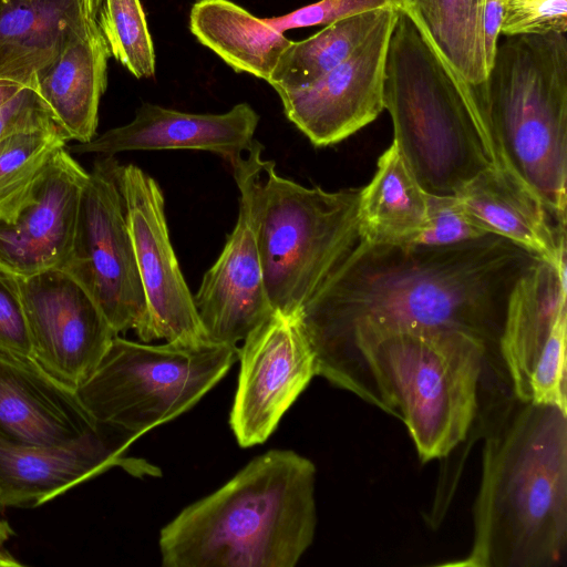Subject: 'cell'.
Masks as SVG:
<instances>
[{
  "mask_svg": "<svg viewBox=\"0 0 567 567\" xmlns=\"http://www.w3.org/2000/svg\"><path fill=\"white\" fill-rule=\"evenodd\" d=\"M383 105L392 118L393 143L426 194L456 196L496 163L470 84L408 7L398 11L389 42Z\"/></svg>",
  "mask_w": 567,
  "mask_h": 567,
  "instance_id": "obj_5",
  "label": "cell"
},
{
  "mask_svg": "<svg viewBox=\"0 0 567 567\" xmlns=\"http://www.w3.org/2000/svg\"><path fill=\"white\" fill-rule=\"evenodd\" d=\"M138 437L107 425L52 445L20 444L0 437V506H40L114 466L137 477L159 476L157 466L125 456Z\"/></svg>",
  "mask_w": 567,
  "mask_h": 567,
  "instance_id": "obj_16",
  "label": "cell"
},
{
  "mask_svg": "<svg viewBox=\"0 0 567 567\" xmlns=\"http://www.w3.org/2000/svg\"><path fill=\"white\" fill-rule=\"evenodd\" d=\"M258 123L259 115L248 103L220 114L187 113L143 103L130 123L78 143L70 153L114 156L125 151L198 150L215 153L231 166L256 143Z\"/></svg>",
  "mask_w": 567,
  "mask_h": 567,
  "instance_id": "obj_18",
  "label": "cell"
},
{
  "mask_svg": "<svg viewBox=\"0 0 567 567\" xmlns=\"http://www.w3.org/2000/svg\"><path fill=\"white\" fill-rule=\"evenodd\" d=\"M25 85L29 84H21L14 81L0 79V106L12 99Z\"/></svg>",
  "mask_w": 567,
  "mask_h": 567,
  "instance_id": "obj_35",
  "label": "cell"
},
{
  "mask_svg": "<svg viewBox=\"0 0 567 567\" xmlns=\"http://www.w3.org/2000/svg\"><path fill=\"white\" fill-rule=\"evenodd\" d=\"M92 21L81 0H0V79L31 84Z\"/></svg>",
  "mask_w": 567,
  "mask_h": 567,
  "instance_id": "obj_22",
  "label": "cell"
},
{
  "mask_svg": "<svg viewBox=\"0 0 567 567\" xmlns=\"http://www.w3.org/2000/svg\"><path fill=\"white\" fill-rule=\"evenodd\" d=\"M427 198L392 142L379 157L372 179L361 188L359 239L409 244L426 219Z\"/></svg>",
  "mask_w": 567,
  "mask_h": 567,
  "instance_id": "obj_24",
  "label": "cell"
},
{
  "mask_svg": "<svg viewBox=\"0 0 567 567\" xmlns=\"http://www.w3.org/2000/svg\"><path fill=\"white\" fill-rule=\"evenodd\" d=\"M238 385L229 425L241 447L264 443L317 375L297 317L274 312L238 348Z\"/></svg>",
  "mask_w": 567,
  "mask_h": 567,
  "instance_id": "obj_13",
  "label": "cell"
},
{
  "mask_svg": "<svg viewBox=\"0 0 567 567\" xmlns=\"http://www.w3.org/2000/svg\"><path fill=\"white\" fill-rule=\"evenodd\" d=\"M68 141L55 121L0 141V220L13 223L31 203L39 179Z\"/></svg>",
  "mask_w": 567,
  "mask_h": 567,
  "instance_id": "obj_27",
  "label": "cell"
},
{
  "mask_svg": "<svg viewBox=\"0 0 567 567\" xmlns=\"http://www.w3.org/2000/svg\"><path fill=\"white\" fill-rule=\"evenodd\" d=\"M317 468L270 450L185 507L158 539L165 567H293L313 542Z\"/></svg>",
  "mask_w": 567,
  "mask_h": 567,
  "instance_id": "obj_4",
  "label": "cell"
},
{
  "mask_svg": "<svg viewBox=\"0 0 567 567\" xmlns=\"http://www.w3.org/2000/svg\"><path fill=\"white\" fill-rule=\"evenodd\" d=\"M118 182L152 340L182 344L208 342L169 239L162 188L133 164L120 165Z\"/></svg>",
  "mask_w": 567,
  "mask_h": 567,
  "instance_id": "obj_14",
  "label": "cell"
},
{
  "mask_svg": "<svg viewBox=\"0 0 567 567\" xmlns=\"http://www.w3.org/2000/svg\"><path fill=\"white\" fill-rule=\"evenodd\" d=\"M488 234L491 233L475 220L456 196L429 195L426 219L419 233L406 245L451 246Z\"/></svg>",
  "mask_w": 567,
  "mask_h": 567,
  "instance_id": "obj_29",
  "label": "cell"
},
{
  "mask_svg": "<svg viewBox=\"0 0 567 567\" xmlns=\"http://www.w3.org/2000/svg\"><path fill=\"white\" fill-rule=\"evenodd\" d=\"M326 380L400 419L423 463L450 455L514 395L499 352L456 331L367 338Z\"/></svg>",
  "mask_w": 567,
  "mask_h": 567,
  "instance_id": "obj_2",
  "label": "cell"
},
{
  "mask_svg": "<svg viewBox=\"0 0 567 567\" xmlns=\"http://www.w3.org/2000/svg\"><path fill=\"white\" fill-rule=\"evenodd\" d=\"M456 198L488 233L506 238L557 268H566V230L505 166H488Z\"/></svg>",
  "mask_w": 567,
  "mask_h": 567,
  "instance_id": "obj_20",
  "label": "cell"
},
{
  "mask_svg": "<svg viewBox=\"0 0 567 567\" xmlns=\"http://www.w3.org/2000/svg\"><path fill=\"white\" fill-rule=\"evenodd\" d=\"M567 0H507L501 35L566 33Z\"/></svg>",
  "mask_w": 567,
  "mask_h": 567,
  "instance_id": "obj_30",
  "label": "cell"
},
{
  "mask_svg": "<svg viewBox=\"0 0 567 567\" xmlns=\"http://www.w3.org/2000/svg\"><path fill=\"white\" fill-rule=\"evenodd\" d=\"M101 427L75 391L47 374L32 358L0 351V437L13 443H66Z\"/></svg>",
  "mask_w": 567,
  "mask_h": 567,
  "instance_id": "obj_19",
  "label": "cell"
},
{
  "mask_svg": "<svg viewBox=\"0 0 567 567\" xmlns=\"http://www.w3.org/2000/svg\"><path fill=\"white\" fill-rule=\"evenodd\" d=\"M470 89L496 165L519 178L566 229V33L505 37L485 81Z\"/></svg>",
  "mask_w": 567,
  "mask_h": 567,
  "instance_id": "obj_6",
  "label": "cell"
},
{
  "mask_svg": "<svg viewBox=\"0 0 567 567\" xmlns=\"http://www.w3.org/2000/svg\"><path fill=\"white\" fill-rule=\"evenodd\" d=\"M408 0H319L280 17L265 18L280 32L313 25H327L334 21L370 10L392 8L402 10Z\"/></svg>",
  "mask_w": 567,
  "mask_h": 567,
  "instance_id": "obj_31",
  "label": "cell"
},
{
  "mask_svg": "<svg viewBox=\"0 0 567 567\" xmlns=\"http://www.w3.org/2000/svg\"><path fill=\"white\" fill-rule=\"evenodd\" d=\"M95 21L117 62L137 79L155 75L154 44L140 0H103Z\"/></svg>",
  "mask_w": 567,
  "mask_h": 567,
  "instance_id": "obj_28",
  "label": "cell"
},
{
  "mask_svg": "<svg viewBox=\"0 0 567 567\" xmlns=\"http://www.w3.org/2000/svg\"><path fill=\"white\" fill-rule=\"evenodd\" d=\"M485 0H408L429 38L468 84L485 81L488 68L483 38Z\"/></svg>",
  "mask_w": 567,
  "mask_h": 567,
  "instance_id": "obj_25",
  "label": "cell"
},
{
  "mask_svg": "<svg viewBox=\"0 0 567 567\" xmlns=\"http://www.w3.org/2000/svg\"><path fill=\"white\" fill-rule=\"evenodd\" d=\"M84 14L90 20H95L103 0H81Z\"/></svg>",
  "mask_w": 567,
  "mask_h": 567,
  "instance_id": "obj_36",
  "label": "cell"
},
{
  "mask_svg": "<svg viewBox=\"0 0 567 567\" xmlns=\"http://www.w3.org/2000/svg\"><path fill=\"white\" fill-rule=\"evenodd\" d=\"M566 268L537 259L513 287L498 350L514 396L567 411Z\"/></svg>",
  "mask_w": 567,
  "mask_h": 567,
  "instance_id": "obj_10",
  "label": "cell"
},
{
  "mask_svg": "<svg viewBox=\"0 0 567 567\" xmlns=\"http://www.w3.org/2000/svg\"><path fill=\"white\" fill-rule=\"evenodd\" d=\"M0 351L32 358L23 308L13 276L0 270Z\"/></svg>",
  "mask_w": 567,
  "mask_h": 567,
  "instance_id": "obj_32",
  "label": "cell"
},
{
  "mask_svg": "<svg viewBox=\"0 0 567 567\" xmlns=\"http://www.w3.org/2000/svg\"><path fill=\"white\" fill-rule=\"evenodd\" d=\"M11 535V529L8 524L0 519V546Z\"/></svg>",
  "mask_w": 567,
  "mask_h": 567,
  "instance_id": "obj_38",
  "label": "cell"
},
{
  "mask_svg": "<svg viewBox=\"0 0 567 567\" xmlns=\"http://www.w3.org/2000/svg\"><path fill=\"white\" fill-rule=\"evenodd\" d=\"M118 162L101 156L83 186L71 251L61 267L96 302L114 331L152 341L146 301L118 182Z\"/></svg>",
  "mask_w": 567,
  "mask_h": 567,
  "instance_id": "obj_9",
  "label": "cell"
},
{
  "mask_svg": "<svg viewBox=\"0 0 567 567\" xmlns=\"http://www.w3.org/2000/svg\"><path fill=\"white\" fill-rule=\"evenodd\" d=\"M398 11L385 9L368 38L312 84L276 91L287 118L313 145L339 143L373 122L384 110L385 63Z\"/></svg>",
  "mask_w": 567,
  "mask_h": 567,
  "instance_id": "obj_15",
  "label": "cell"
},
{
  "mask_svg": "<svg viewBox=\"0 0 567 567\" xmlns=\"http://www.w3.org/2000/svg\"><path fill=\"white\" fill-rule=\"evenodd\" d=\"M237 359V347L210 341L153 346L116 336L75 394L97 424L142 436L192 409Z\"/></svg>",
  "mask_w": 567,
  "mask_h": 567,
  "instance_id": "obj_8",
  "label": "cell"
},
{
  "mask_svg": "<svg viewBox=\"0 0 567 567\" xmlns=\"http://www.w3.org/2000/svg\"><path fill=\"white\" fill-rule=\"evenodd\" d=\"M537 259L494 234L442 247L359 239L297 315L317 375L390 331H456L499 352L511 291Z\"/></svg>",
  "mask_w": 567,
  "mask_h": 567,
  "instance_id": "obj_1",
  "label": "cell"
},
{
  "mask_svg": "<svg viewBox=\"0 0 567 567\" xmlns=\"http://www.w3.org/2000/svg\"><path fill=\"white\" fill-rule=\"evenodd\" d=\"M256 141L231 165L238 186L239 212L224 248L193 295L209 341L237 347L275 311L269 302L257 240L254 187L264 158Z\"/></svg>",
  "mask_w": 567,
  "mask_h": 567,
  "instance_id": "obj_11",
  "label": "cell"
},
{
  "mask_svg": "<svg viewBox=\"0 0 567 567\" xmlns=\"http://www.w3.org/2000/svg\"><path fill=\"white\" fill-rule=\"evenodd\" d=\"M361 188L328 192L264 161L254 187L257 240L271 308L297 317L359 240Z\"/></svg>",
  "mask_w": 567,
  "mask_h": 567,
  "instance_id": "obj_7",
  "label": "cell"
},
{
  "mask_svg": "<svg viewBox=\"0 0 567 567\" xmlns=\"http://www.w3.org/2000/svg\"><path fill=\"white\" fill-rule=\"evenodd\" d=\"M507 0H485L483 10L484 50L488 71L493 64L501 35Z\"/></svg>",
  "mask_w": 567,
  "mask_h": 567,
  "instance_id": "obj_34",
  "label": "cell"
},
{
  "mask_svg": "<svg viewBox=\"0 0 567 567\" xmlns=\"http://www.w3.org/2000/svg\"><path fill=\"white\" fill-rule=\"evenodd\" d=\"M110 56L96 21H92L33 78L37 92L69 141L86 143L95 137Z\"/></svg>",
  "mask_w": 567,
  "mask_h": 567,
  "instance_id": "obj_21",
  "label": "cell"
},
{
  "mask_svg": "<svg viewBox=\"0 0 567 567\" xmlns=\"http://www.w3.org/2000/svg\"><path fill=\"white\" fill-rule=\"evenodd\" d=\"M384 9L358 13L324 25L311 37L291 41L268 81L275 89L308 86L344 61L372 32Z\"/></svg>",
  "mask_w": 567,
  "mask_h": 567,
  "instance_id": "obj_26",
  "label": "cell"
},
{
  "mask_svg": "<svg viewBox=\"0 0 567 567\" xmlns=\"http://www.w3.org/2000/svg\"><path fill=\"white\" fill-rule=\"evenodd\" d=\"M52 121L50 110L31 83L0 106V141L18 131Z\"/></svg>",
  "mask_w": 567,
  "mask_h": 567,
  "instance_id": "obj_33",
  "label": "cell"
},
{
  "mask_svg": "<svg viewBox=\"0 0 567 567\" xmlns=\"http://www.w3.org/2000/svg\"><path fill=\"white\" fill-rule=\"evenodd\" d=\"M189 30L233 70L266 82L291 43L265 18L230 0L196 1L189 13Z\"/></svg>",
  "mask_w": 567,
  "mask_h": 567,
  "instance_id": "obj_23",
  "label": "cell"
},
{
  "mask_svg": "<svg viewBox=\"0 0 567 567\" xmlns=\"http://www.w3.org/2000/svg\"><path fill=\"white\" fill-rule=\"evenodd\" d=\"M86 172L65 148L13 223L0 220V270L17 278L61 268L72 248Z\"/></svg>",
  "mask_w": 567,
  "mask_h": 567,
  "instance_id": "obj_17",
  "label": "cell"
},
{
  "mask_svg": "<svg viewBox=\"0 0 567 567\" xmlns=\"http://www.w3.org/2000/svg\"><path fill=\"white\" fill-rule=\"evenodd\" d=\"M32 359L75 391L118 336L83 286L62 268L17 278Z\"/></svg>",
  "mask_w": 567,
  "mask_h": 567,
  "instance_id": "obj_12",
  "label": "cell"
},
{
  "mask_svg": "<svg viewBox=\"0 0 567 567\" xmlns=\"http://www.w3.org/2000/svg\"><path fill=\"white\" fill-rule=\"evenodd\" d=\"M12 566H21V564L16 560L8 553L3 551L0 546V567H12Z\"/></svg>",
  "mask_w": 567,
  "mask_h": 567,
  "instance_id": "obj_37",
  "label": "cell"
},
{
  "mask_svg": "<svg viewBox=\"0 0 567 567\" xmlns=\"http://www.w3.org/2000/svg\"><path fill=\"white\" fill-rule=\"evenodd\" d=\"M468 567H558L567 558V412L514 395L487 421Z\"/></svg>",
  "mask_w": 567,
  "mask_h": 567,
  "instance_id": "obj_3",
  "label": "cell"
}]
</instances>
